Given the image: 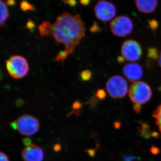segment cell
Here are the masks:
<instances>
[{"label":"cell","instance_id":"30","mask_svg":"<svg viewBox=\"0 0 161 161\" xmlns=\"http://www.w3.org/2000/svg\"><path fill=\"white\" fill-rule=\"evenodd\" d=\"M135 159V157L130 156H124L123 161H133Z\"/></svg>","mask_w":161,"mask_h":161},{"label":"cell","instance_id":"28","mask_svg":"<svg viewBox=\"0 0 161 161\" xmlns=\"http://www.w3.org/2000/svg\"><path fill=\"white\" fill-rule=\"evenodd\" d=\"M82 106V104L80 102L78 101H76L73 104V108L75 109H79Z\"/></svg>","mask_w":161,"mask_h":161},{"label":"cell","instance_id":"34","mask_svg":"<svg viewBox=\"0 0 161 161\" xmlns=\"http://www.w3.org/2000/svg\"><path fill=\"white\" fill-rule=\"evenodd\" d=\"M92 0H80V3L84 6H88L91 3Z\"/></svg>","mask_w":161,"mask_h":161},{"label":"cell","instance_id":"5","mask_svg":"<svg viewBox=\"0 0 161 161\" xmlns=\"http://www.w3.org/2000/svg\"><path fill=\"white\" fill-rule=\"evenodd\" d=\"M17 130L22 135L31 136L39 131L40 124L36 118L31 115H23L15 121Z\"/></svg>","mask_w":161,"mask_h":161},{"label":"cell","instance_id":"1","mask_svg":"<svg viewBox=\"0 0 161 161\" xmlns=\"http://www.w3.org/2000/svg\"><path fill=\"white\" fill-rule=\"evenodd\" d=\"M86 28L79 14L73 15L64 11L53 25L52 34L56 43H62L69 55L72 54L81 39L85 36Z\"/></svg>","mask_w":161,"mask_h":161},{"label":"cell","instance_id":"14","mask_svg":"<svg viewBox=\"0 0 161 161\" xmlns=\"http://www.w3.org/2000/svg\"><path fill=\"white\" fill-rule=\"evenodd\" d=\"M153 117L155 119V122L161 133V104L153 112Z\"/></svg>","mask_w":161,"mask_h":161},{"label":"cell","instance_id":"17","mask_svg":"<svg viewBox=\"0 0 161 161\" xmlns=\"http://www.w3.org/2000/svg\"><path fill=\"white\" fill-rule=\"evenodd\" d=\"M92 73L88 69L84 70L79 73L80 78L83 81H87L92 78Z\"/></svg>","mask_w":161,"mask_h":161},{"label":"cell","instance_id":"21","mask_svg":"<svg viewBox=\"0 0 161 161\" xmlns=\"http://www.w3.org/2000/svg\"><path fill=\"white\" fill-rule=\"evenodd\" d=\"M95 96L99 100H103V99L106 98L107 94L104 90L103 89H99L97 91Z\"/></svg>","mask_w":161,"mask_h":161},{"label":"cell","instance_id":"12","mask_svg":"<svg viewBox=\"0 0 161 161\" xmlns=\"http://www.w3.org/2000/svg\"><path fill=\"white\" fill-rule=\"evenodd\" d=\"M0 9H1V19L0 25L2 27H4L5 23L9 17V11L6 3L3 0L0 1Z\"/></svg>","mask_w":161,"mask_h":161},{"label":"cell","instance_id":"23","mask_svg":"<svg viewBox=\"0 0 161 161\" xmlns=\"http://www.w3.org/2000/svg\"><path fill=\"white\" fill-rule=\"evenodd\" d=\"M155 64H154V61L150 59H148L146 60V66L147 67V68L149 69H151L154 67Z\"/></svg>","mask_w":161,"mask_h":161},{"label":"cell","instance_id":"22","mask_svg":"<svg viewBox=\"0 0 161 161\" xmlns=\"http://www.w3.org/2000/svg\"><path fill=\"white\" fill-rule=\"evenodd\" d=\"M102 29L96 23H95L91 27L90 31L92 33L99 32L101 31Z\"/></svg>","mask_w":161,"mask_h":161},{"label":"cell","instance_id":"9","mask_svg":"<svg viewBox=\"0 0 161 161\" xmlns=\"http://www.w3.org/2000/svg\"><path fill=\"white\" fill-rule=\"evenodd\" d=\"M22 156L24 161H42L44 153L40 147L31 144L24 148Z\"/></svg>","mask_w":161,"mask_h":161},{"label":"cell","instance_id":"10","mask_svg":"<svg viewBox=\"0 0 161 161\" xmlns=\"http://www.w3.org/2000/svg\"><path fill=\"white\" fill-rule=\"evenodd\" d=\"M124 75L128 80L135 82L140 79L143 75V71L140 65L137 63H129L123 69Z\"/></svg>","mask_w":161,"mask_h":161},{"label":"cell","instance_id":"29","mask_svg":"<svg viewBox=\"0 0 161 161\" xmlns=\"http://www.w3.org/2000/svg\"><path fill=\"white\" fill-rule=\"evenodd\" d=\"M23 143L26 147L29 146L30 145H31V139L28 138V137H26L23 139Z\"/></svg>","mask_w":161,"mask_h":161},{"label":"cell","instance_id":"31","mask_svg":"<svg viewBox=\"0 0 161 161\" xmlns=\"http://www.w3.org/2000/svg\"><path fill=\"white\" fill-rule=\"evenodd\" d=\"M150 151L153 154H158L160 150L158 148L156 147H152L150 149Z\"/></svg>","mask_w":161,"mask_h":161},{"label":"cell","instance_id":"36","mask_svg":"<svg viewBox=\"0 0 161 161\" xmlns=\"http://www.w3.org/2000/svg\"></svg>","mask_w":161,"mask_h":161},{"label":"cell","instance_id":"4","mask_svg":"<svg viewBox=\"0 0 161 161\" xmlns=\"http://www.w3.org/2000/svg\"><path fill=\"white\" fill-rule=\"evenodd\" d=\"M106 87L110 96L116 99L124 98L128 92L126 80L119 75H115L110 78L106 84Z\"/></svg>","mask_w":161,"mask_h":161},{"label":"cell","instance_id":"25","mask_svg":"<svg viewBox=\"0 0 161 161\" xmlns=\"http://www.w3.org/2000/svg\"><path fill=\"white\" fill-rule=\"evenodd\" d=\"M133 108L134 111L136 113H140L141 111H142V106L140 104H139L134 103L133 106Z\"/></svg>","mask_w":161,"mask_h":161},{"label":"cell","instance_id":"35","mask_svg":"<svg viewBox=\"0 0 161 161\" xmlns=\"http://www.w3.org/2000/svg\"><path fill=\"white\" fill-rule=\"evenodd\" d=\"M158 64L160 66L161 68V51L160 52V53L159 56L158 58Z\"/></svg>","mask_w":161,"mask_h":161},{"label":"cell","instance_id":"18","mask_svg":"<svg viewBox=\"0 0 161 161\" xmlns=\"http://www.w3.org/2000/svg\"><path fill=\"white\" fill-rule=\"evenodd\" d=\"M69 55L67 53L65 50L60 51L57 55L56 58L54 59V61H62V64L64 62V60L66 59Z\"/></svg>","mask_w":161,"mask_h":161},{"label":"cell","instance_id":"11","mask_svg":"<svg viewBox=\"0 0 161 161\" xmlns=\"http://www.w3.org/2000/svg\"><path fill=\"white\" fill-rule=\"evenodd\" d=\"M136 8L141 12L150 14L155 10L158 5V0H135Z\"/></svg>","mask_w":161,"mask_h":161},{"label":"cell","instance_id":"8","mask_svg":"<svg viewBox=\"0 0 161 161\" xmlns=\"http://www.w3.org/2000/svg\"><path fill=\"white\" fill-rule=\"evenodd\" d=\"M122 55L126 60L130 61L139 60L142 54V46L135 40H126L123 43L121 49Z\"/></svg>","mask_w":161,"mask_h":161},{"label":"cell","instance_id":"20","mask_svg":"<svg viewBox=\"0 0 161 161\" xmlns=\"http://www.w3.org/2000/svg\"><path fill=\"white\" fill-rule=\"evenodd\" d=\"M149 26L153 32H155L156 30L158 27V23L155 19L148 20Z\"/></svg>","mask_w":161,"mask_h":161},{"label":"cell","instance_id":"2","mask_svg":"<svg viewBox=\"0 0 161 161\" xmlns=\"http://www.w3.org/2000/svg\"><path fill=\"white\" fill-rule=\"evenodd\" d=\"M6 68L11 77L14 79L24 78L28 74L29 66L26 59L23 56H12L6 62Z\"/></svg>","mask_w":161,"mask_h":161},{"label":"cell","instance_id":"33","mask_svg":"<svg viewBox=\"0 0 161 161\" xmlns=\"http://www.w3.org/2000/svg\"><path fill=\"white\" fill-rule=\"evenodd\" d=\"M16 0H7L6 4L7 6H14L15 4Z\"/></svg>","mask_w":161,"mask_h":161},{"label":"cell","instance_id":"24","mask_svg":"<svg viewBox=\"0 0 161 161\" xmlns=\"http://www.w3.org/2000/svg\"><path fill=\"white\" fill-rule=\"evenodd\" d=\"M35 26V23L31 19L28 20L26 24V27L30 30H32Z\"/></svg>","mask_w":161,"mask_h":161},{"label":"cell","instance_id":"6","mask_svg":"<svg viewBox=\"0 0 161 161\" xmlns=\"http://www.w3.org/2000/svg\"><path fill=\"white\" fill-rule=\"evenodd\" d=\"M110 26L113 34L120 37L130 35L133 28L132 20L126 16H119L115 18L110 23Z\"/></svg>","mask_w":161,"mask_h":161},{"label":"cell","instance_id":"27","mask_svg":"<svg viewBox=\"0 0 161 161\" xmlns=\"http://www.w3.org/2000/svg\"><path fill=\"white\" fill-rule=\"evenodd\" d=\"M0 160L1 161H9V158L6 153L2 152L0 153Z\"/></svg>","mask_w":161,"mask_h":161},{"label":"cell","instance_id":"3","mask_svg":"<svg viewBox=\"0 0 161 161\" xmlns=\"http://www.w3.org/2000/svg\"><path fill=\"white\" fill-rule=\"evenodd\" d=\"M152 95L151 87L143 81L134 82L129 91L130 99L136 104L142 105L147 103L150 100Z\"/></svg>","mask_w":161,"mask_h":161},{"label":"cell","instance_id":"19","mask_svg":"<svg viewBox=\"0 0 161 161\" xmlns=\"http://www.w3.org/2000/svg\"><path fill=\"white\" fill-rule=\"evenodd\" d=\"M20 9L23 11H32L35 8L32 5L26 1H23L20 4Z\"/></svg>","mask_w":161,"mask_h":161},{"label":"cell","instance_id":"26","mask_svg":"<svg viewBox=\"0 0 161 161\" xmlns=\"http://www.w3.org/2000/svg\"><path fill=\"white\" fill-rule=\"evenodd\" d=\"M64 3L71 7H74L77 5V3L76 0H64Z\"/></svg>","mask_w":161,"mask_h":161},{"label":"cell","instance_id":"32","mask_svg":"<svg viewBox=\"0 0 161 161\" xmlns=\"http://www.w3.org/2000/svg\"><path fill=\"white\" fill-rule=\"evenodd\" d=\"M126 59L123 56H119L117 58V61L119 63L121 64L124 63Z\"/></svg>","mask_w":161,"mask_h":161},{"label":"cell","instance_id":"7","mask_svg":"<svg viewBox=\"0 0 161 161\" xmlns=\"http://www.w3.org/2000/svg\"><path fill=\"white\" fill-rule=\"evenodd\" d=\"M95 16L103 23L112 19L116 13V8L110 2L104 0L98 1L94 8Z\"/></svg>","mask_w":161,"mask_h":161},{"label":"cell","instance_id":"15","mask_svg":"<svg viewBox=\"0 0 161 161\" xmlns=\"http://www.w3.org/2000/svg\"><path fill=\"white\" fill-rule=\"evenodd\" d=\"M141 127H140V132L141 134L146 138L150 137V135L152 136L153 132H151L150 127L147 124L142 123L141 122Z\"/></svg>","mask_w":161,"mask_h":161},{"label":"cell","instance_id":"16","mask_svg":"<svg viewBox=\"0 0 161 161\" xmlns=\"http://www.w3.org/2000/svg\"><path fill=\"white\" fill-rule=\"evenodd\" d=\"M147 58L150 60H157L158 59V53L156 47H150L147 49Z\"/></svg>","mask_w":161,"mask_h":161},{"label":"cell","instance_id":"13","mask_svg":"<svg viewBox=\"0 0 161 161\" xmlns=\"http://www.w3.org/2000/svg\"><path fill=\"white\" fill-rule=\"evenodd\" d=\"M53 25L49 21H44L39 26V30L41 37L51 35Z\"/></svg>","mask_w":161,"mask_h":161}]
</instances>
